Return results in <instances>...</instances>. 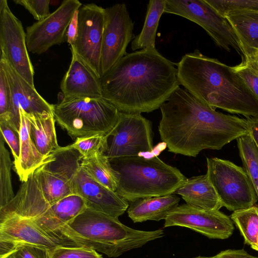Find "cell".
<instances>
[{
  "mask_svg": "<svg viewBox=\"0 0 258 258\" xmlns=\"http://www.w3.org/2000/svg\"><path fill=\"white\" fill-rule=\"evenodd\" d=\"M160 110V138L174 154L196 157L203 150H220L249 133L247 119L216 111L180 87Z\"/></svg>",
  "mask_w": 258,
  "mask_h": 258,
  "instance_id": "cell-1",
  "label": "cell"
},
{
  "mask_svg": "<svg viewBox=\"0 0 258 258\" xmlns=\"http://www.w3.org/2000/svg\"><path fill=\"white\" fill-rule=\"evenodd\" d=\"M175 63L156 48L127 53L101 78L103 98L121 112H150L179 87Z\"/></svg>",
  "mask_w": 258,
  "mask_h": 258,
  "instance_id": "cell-2",
  "label": "cell"
},
{
  "mask_svg": "<svg viewBox=\"0 0 258 258\" xmlns=\"http://www.w3.org/2000/svg\"><path fill=\"white\" fill-rule=\"evenodd\" d=\"M176 66L180 85L201 102L246 119L258 117V98L231 67L198 49L184 55Z\"/></svg>",
  "mask_w": 258,
  "mask_h": 258,
  "instance_id": "cell-3",
  "label": "cell"
},
{
  "mask_svg": "<svg viewBox=\"0 0 258 258\" xmlns=\"http://www.w3.org/2000/svg\"><path fill=\"white\" fill-rule=\"evenodd\" d=\"M59 231L80 246L109 257H117L164 235L161 229H134L121 223L118 219L87 208Z\"/></svg>",
  "mask_w": 258,
  "mask_h": 258,
  "instance_id": "cell-4",
  "label": "cell"
},
{
  "mask_svg": "<svg viewBox=\"0 0 258 258\" xmlns=\"http://www.w3.org/2000/svg\"><path fill=\"white\" fill-rule=\"evenodd\" d=\"M109 161L118 175L115 192L127 202L174 194L187 179L157 156H126Z\"/></svg>",
  "mask_w": 258,
  "mask_h": 258,
  "instance_id": "cell-5",
  "label": "cell"
},
{
  "mask_svg": "<svg viewBox=\"0 0 258 258\" xmlns=\"http://www.w3.org/2000/svg\"><path fill=\"white\" fill-rule=\"evenodd\" d=\"M120 112L103 98L67 97L60 94L53 104L55 120L73 139L108 134L117 123Z\"/></svg>",
  "mask_w": 258,
  "mask_h": 258,
  "instance_id": "cell-6",
  "label": "cell"
},
{
  "mask_svg": "<svg viewBox=\"0 0 258 258\" xmlns=\"http://www.w3.org/2000/svg\"><path fill=\"white\" fill-rule=\"evenodd\" d=\"M207 167L206 173L222 207L234 212L254 206L256 193L242 167L216 157L207 158Z\"/></svg>",
  "mask_w": 258,
  "mask_h": 258,
  "instance_id": "cell-7",
  "label": "cell"
},
{
  "mask_svg": "<svg viewBox=\"0 0 258 258\" xmlns=\"http://www.w3.org/2000/svg\"><path fill=\"white\" fill-rule=\"evenodd\" d=\"M153 150L152 122L141 113H120L114 127L105 135L101 152L109 159L142 155Z\"/></svg>",
  "mask_w": 258,
  "mask_h": 258,
  "instance_id": "cell-8",
  "label": "cell"
},
{
  "mask_svg": "<svg viewBox=\"0 0 258 258\" xmlns=\"http://www.w3.org/2000/svg\"><path fill=\"white\" fill-rule=\"evenodd\" d=\"M164 13L195 22L206 31L217 46L228 52L232 48L243 57L242 48L232 26L205 0H165Z\"/></svg>",
  "mask_w": 258,
  "mask_h": 258,
  "instance_id": "cell-9",
  "label": "cell"
},
{
  "mask_svg": "<svg viewBox=\"0 0 258 258\" xmlns=\"http://www.w3.org/2000/svg\"><path fill=\"white\" fill-rule=\"evenodd\" d=\"M22 245L47 250L63 246L81 247L60 231L43 229L30 219L16 216L0 219V258H6Z\"/></svg>",
  "mask_w": 258,
  "mask_h": 258,
  "instance_id": "cell-10",
  "label": "cell"
},
{
  "mask_svg": "<svg viewBox=\"0 0 258 258\" xmlns=\"http://www.w3.org/2000/svg\"><path fill=\"white\" fill-rule=\"evenodd\" d=\"M83 158L70 145L60 147L36 169L43 195L49 205L73 194V179Z\"/></svg>",
  "mask_w": 258,
  "mask_h": 258,
  "instance_id": "cell-11",
  "label": "cell"
},
{
  "mask_svg": "<svg viewBox=\"0 0 258 258\" xmlns=\"http://www.w3.org/2000/svg\"><path fill=\"white\" fill-rule=\"evenodd\" d=\"M134 26L125 4H116L105 9L100 58L102 77L127 54V47L135 37Z\"/></svg>",
  "mask_w": 258,
  "mask_h": 258,
  "instance_id": "cell-12",
  "label": "cell"
},
{
  "mask_svg": "<svg viewBox=\"0 0 258 258\" xmlns=\"http://www.w3.org/2000/svg\"><path fill=\"white\" fill-rule=\"evenodd\" d=\"M0 47L10 66L34 87V71L21 22L10 10L7 0L0 1Z\"/></svg>",
  "mask_w": 258,
  "mask_h": 258,
  "instance_id": "cell-13",
  "label": "cell"
},
{
  "mask_svg": "<svg viewBox=\"0 0 258 258\" xmlns=\"http://www.w3.org/2000/svg\"><path fill=\"white\" fill-rule=\"evenodd\" d=\"M105 21V9L95 4L82 6L79 10L78 36L73 50L101 79L100 58Z\"/></svg>",
  "mask_w": 258,
  "mask_h": 258,
  "instance_id": "cell-14",
  "label": "cell"
},
{
  "mask_svg": "<svg viewBox=\"0 0 258 258\" xmlns=\"http://www.w3.org/2000/svg\"><path fill=\"white\" fill-rule=\"evenodd\" d=\"M82 7L78 0H65L44 19L26 28L28 51L40 54L66 40L68 28L76 11Z\"/></svg>",
  "mask_w": 258,
  "mask_h": 258,
  "instance_id": "cell-15",
  "label": "cell"
},
{
  "mask_svg": "<svg viewBox=\"0 0 258 258\" xmlns=\"http://www.w3.org/2000/svg\"><path fill=\"white\" fill-rule=\"evenodd\" d=\"M186 227L212 239H225L233 233L234 226L230 217L219 210H205L186 204L178 206L166 219L164 227Z\"/></svg>",
  "mask_w": 258,
  "mask_h": 258,
  "instance_id": "cell-16",
  "label": "cell"
},
{
  "mask_svg": "<svg viewBox=\"0 0 258 258\" xmlns=\"http://www.w3.org/2000/svg\"><path fill=\"white\" fill-rule=\"evenodd\" d=\"M0 67L4 70L11 94V105L8 122L17 131L20 127V110L29 114L47 112L53 113V104L47 102L10 66L1 53Z\"/></svg>",
  "mask_w": 258,
  "mask_h": 258,
  "instance_id": "cell-17",
  "label": "cell"
},
{
  "mask_svg": "<svg viewBox=\"0 0 258 258\" xmlns=\"http://www.w3.org/2000/svg\"><path fill=\"white\" fill-rule=\"evenodd\" d=\"M73 194L82 197L87 208L118 219L127 211L128 202L92 178L80 167L72 181Z\"/></svg>",
  "mask_w": 258,
  "mask_h": 258,
  "instance_id": "cell-18",
  "label": "cell"
},
{
  "mask_svg": "<svg viewBox=\"0 0 258 258\" xmlns=\"http://www.w3.org/2000/svg\"><path fill=\"white\" fill-rule=\"evenodd\" d=\"M71 61L61 83V95L80 98H103L101 79L72 49Z\"/></svg>",
  "mask_w": 258,
  "mask_h": 258,
  "instance_id": "cell-19",
  "label": "cell"
},
{
  "mask_svg": "<svg viewBox=\"0 0 258 258\" xmlns=\"http://www.w3.org/2000/svg\"><path fill=\"white\" fill-rule=\"evenodd\" d=\"M87 208L84 199L77 194H73L50 205L38 217L31 220L43 229L59 232L61 227L73 220Z\"/></svg>",
  "mask_w": 258,
  "mask_h": 258,
  "instance_id": "cell-20",
  "label": "cell"
},
{
  "mask_svg": "<svg viewBox=\"0 0 258 258\" xmlns=\"http://www.w3.org/2000/svg\"><path fill=\"white\" fill-rule=\"evenodd\" d=\"M179 195L186 204L205 210H219L220 200L207 173L187 178L174 192Z\"/></svg>",
  "mask_w": 258,
  "mask_h": 258,
  "instance_id": "cell-21",
  "label": "cell"
},
{
  "mask_svg": "<svg viewBox=\"0 0 258 258\" xmlns=\"http://www.w3.org/2000/svg\"><path fill=\"white\" fill-rule=\"evenodd\" d=\"M232 26L243 51V57L258 54V11L232 10L223 15Z\"/></svg>",
  "mask_w": 258,
  "mask_h": 258,
  "instance_id": "cell-22",
  "label": "cell"
},
{
  "mask_svg": "<svg viewBox=\"0 0 258 258\" xmlns=\"http://www.w3.org/2000/svg\"><path fill=\"white\" fill-rule=\"evenodd\" d=\"M180 198L172 194L163 196L139 198L128 202L127 213L134 223L165 220L176 208Z\"/></svg>",
  "mask_w": 258,
  "mask_h": 258,
  "instance_id": "cell-23",
  "label": "cell"
},
{
  "mask_svg": "<svg viewBox=\"0 0 258 258\" xmlns=\"http://www.w3.org/2000/svg\"><path fill=\"white\" fill-rule=\"evenodd\" d=\"M20 115V152L19 159L14 161V164L20 180L23 182L44 163L47 157H44L36 147L30 135V121L21 109Z\"/></svg>",
  "mask_w": 258,
  "mask_h": 258,
  "instance_id": "cell-24",
  "label": "cell"
},
{
  "mask_svg": "<svg viewBox=\"0 0 258 258\" xmlns=\"http://www.w3.org/2000/svg\"><path fill=\"white\" fill-rule=\"evenodd\" d=\"M30 123L31 137L38 151L47 157L60 147L58 145L53 113L29 114L21 109Z\"/></svg>",
  "mask_w": 258,
  "mask_h": 258,
  "instance_id": "cell-25",
  "label": "cell"
},
{
  "mask_svg": "<svg viewBox=\"0 0 258 258\" xmlns=\"http://www.w3.org/2000/svg\"><path fill=\"white\" fill-rule=\"evenodd\" d=\"M80 167L93 179L115 192L118 183V174L111 167L109 159L100 151L83 158Z\"/></svg>",
  "mask_w": 258,
  "mask_h": 258,
  "instance_id": "cell-26",
  "label": "cell"
},
{
  "mask_svg": "<svg viewBox=\"0 0 258 258\" xmlns=\"http://www.w3.org/2000/svg\"><path fill=\"white\" fill-rule=\"evenodd\" d=\"M165 8V0H151L149 2L143 28L131 42V48L133 51L146 48H156V32Z\"/></svg>",
  "mask_w": 258,
  "mask_h": 258,
  "instance_id": "cell-27",
  "label": "cell"
},
{
  "mask_svg": "<svg viewBox=\"0 0 258 258\" xmlns=\"http://www.w3.org/2000/svg\"><path fill=\"white\" fill-rule=\"evenodd\" d=\"M230 218L243 237L244 243L254 249L258 236V207L234 211Z\"/></svg>",
  "mask_w": 258,
  "mask_h": 258,
  "instance_id": "cell-28",
  "label": "cell"
},
{
  "mask_svg": "<svg viewBox=\"0 0 258 258\" xmlns=\"http://www.w3.org/2000/svg\"><path fill=\"white\" fill-rule=\"evenodd\" d=\"M236 141L243 168L255 189L258 200V150L249 134Z\"/></svg>",
  "mask_w": 258,
  "mask_h": 258,
  "instance_id": "cell-29",
  "label": "cell"
},
{
  "mask_svg": "<svg viewBox=\"0 0 258 258\" xmlns=\"http://www.w3.org/2000/svg\"><path fill=\"white\" fill-rule=\"evenodd\" d=\"M5 139L0 135V209L8 204L15 197L13 191L11 169L12 161L6 148Z\"/></svg>",
  "mask_w": 258,
  "mask_h": 258,
  "instance_id": "cell-30",
  "label": "cell"
},
{
  "mask_svg": "<svg viewBox=\"0 0 258 258\" xmlns=\"http://www.w3.org/2000/svg\"><path fill=\"white\" fill-rule=\"evenodd\" d=\"M231 69L258 98V54L242 58L241 61L231 67Z\"/></svg>",
  "mask_w": 258,
  "mask_h": 258,
  "instance_id": "cell-31",
  "label": "cell"
},
{
  "mask_svg": "<svg viewBox=\"0 0 258 258\" xmlns=\"http://www.w3.org/2000/svg\"><path fill=\"white\" fill-rule=\"evenodd\" d=\"M105 135L100 134L79 137L70 146L77 150L83 158L88 157L100 151Z\"/></svg>",
  "mask_w": 258,
  "mask_h": 258,
  "instance_id": "cell-32",
  "label": "cell"
},
{
  "mask_svg": "<svg viewBox=\"0 0 258 258\" xmlns=\"http://www.w3.org/2000/svg\"><path fill=\"white\" fill-rule=\"evenodd\" d=\"M219 14L223 16L232 10L258 11V0H205Z\"/></svg>",
  "mask_w": 258,
  "mask_h": 258,
  "instance_id": "cell-33",
  "label": "cell"
},
{
  "mask_svg": "<svg viewBox=\"0 0 258 258\" xmlns=\"http://www.w3.org/2000/svg\"><path fill=\"white\" fill-rule=\"evenodd\" d=\"M48 258H103L96 250L85 247H58L48 250Z\"/></svg>",
  "mask_w": 258,
  "mask_h": 258,
  "instance_id": "cell-34",
  "label": "cell"
},
{
  "mask_svg": "<svg viewBox=\"0 0 258 258\" xmlns=\"http://www.w3.org/2000/svg\"><path fill=\"white\" fill-rule=\"evenodd\" d=\"M11 105L10 87L6 73L0 67V120L8 121Z\"/></svg>",
  "mask_w": 258,
  "mask_h": 258,
  "instance_id": "cell-35",
  "label": "cell"
},
{
  "mask_svg": "<svg viewBox=\"0 0 258 258\" xmlns=\"http://www.w3.org/2000/svg\"><path fill=\"white\" fill-rule=\"evenodd\" d=\"M1 133L10 148L14 161H17L20 156V139L19 132L15 130L7 121L0 120Z\"/></svg>",
  "mask_w": 258,
  "mask_h": 258,
  "instance_id": "cell-36",
  "label": "cell"
},
{
  "mask_svg": "<svg viewBox=\"0 0 258 258\" xmlns=\"http://www.w3.org/2000/svg\"><path fill=\"white\" fill-rule=\"evenodd\" d=\"M14 2L24 7L38 21L44 19L51 14L49 0H15Z\"/></svg>",
  "mask_w": 258,
  "mask_h": 258,
  "instance_id": "cell-37",
  "label": "cell"
},
{
  "mask_svg": "<svg viewBox=\"0 0 258 258\" xmlns=\"http://www.w3.org/2000/svg\"><path fill=\"white\" fill-rule=\"evenodd\" d=\"M6 258H48V252L38 247L22 245L16 247Z\"/></svg>",
  "mask_w": 258,
  "mask_h": 258,
  "instance_id": "cell-38",
  "label": "cell"
},
{
  "mask_svg": "<svg viewBox=\"0 0 258 258\" xmlns=\"http://www.w3.org/2000/svg\"><path fill=\"white\" fill-rule=\"evenodd\" d=\"M79 10L76 11L69 25L66 33V40L73 46L76 41L79 29Z\"/></svg>",
  "mask_w": 258,
  "mask_h": 258,
  "instance_id": "cell-39",
  "label": "cell"
},
{
  "mask_svg": "<svg viewBox=\"0 0 258 258\" xmlns=\"http://www.w3.org/2000/svg\"><path fill=\"white\" fill-rule=\"evenodd\" d=\"M216 256L217 258H258L244 249H227L221 251Z\"/></svg>",
  "mask_w": 258,
  "mask_h": 258,
  "instance_id": "cell-40",
  "label": "cell"
},
{
  "mask_svg": "<svg viewBox=\"0 0 258 258\" xmlns=\"http://www.w3.org/2000/svg\"><path fill=\"white\" fill-rule=\"evenodd\" d=\"M247 119L249 124V134L258 150V117L249 118Z\"/></svg>",
  "mask_w": 258,
  "mask_h": 258,
  "instance_id": "cell-41",
  "label": "cell"
},
{
  "mask_svg": "<svg viewBox=\"0 0 258 258\" xmlns=\"http://www.w3.org/2000/svg\"><path fill=\"white\" fill-rule=\"evenodd\" d=\"M194 258H217L216 256H199L195 257Z\"/></svg>",
  "mask_w": 258,
  "mask_h": 258,
  "instance_id": "cell-42",
  "label": "cell"
},
{
  "mask_svg": "<svg viewBox=\"0 0 258 258\" xmlns=\"http://www.w3.org/2000/svg\"><path fill=\"white\" fill-rule=\"evenodd\" d=\"M253 249L258 251V236L256 239V243Z\"/></svg>",
  "mask_w": 258,
  "mask_h": 258,
  "instance_id": "cell-43",
  "label": "cell"
}]
</instances>
